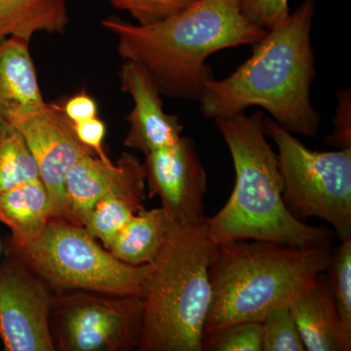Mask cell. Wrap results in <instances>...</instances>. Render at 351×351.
Returning <instances> with one entry per match:
<instances>
[{"instance_id": "18", "label": "cell", "mask_w": 351, "mask_h": 351, "mask_svg": "<svg viewBox=\"0 0 351 351\" xmlns=\"http://www.w3.org/2000/svg\"><path fill=\"white\" fill-rule=\"evenodd\" d=\"M68 25L66 0H0V40L31 41L40 32L63 34Z\"/></svg>"}, {"instance_id": "15", "label": "cell", "mask_w": 351, "mask_h": 351, "mask_svg": "<svg viewBox=\"0 0 351 351\" xmlns=\"http://www.w3.org/2000/svg\"><path fill=\"white\" fill-rule=\"evenodd\" d=\"M135 157L125 152L115 164L95 154L83 157L66 179L64 221L83 226L96 203L123 179Z\"/></svg>"}, {"instance_id": "26", "label": "cell", "mask_w": 351, "mask_h": 351, "mask_svg": "<svg viewBox=\"0 0 351 351\" xmlns=\"http://www.w3.org/2000/svg\"><path fill=\"white\" fill-rule=\"evenodd\" d=\"M350 99V89L343 90L339 95L334 131L328 136L329 144L339 149H351Z\"/></svg>"}, {"instance_id": "21", "label": "cell", "mask_w": 351, "mask_h": 351, "mask_svg": "<svg viewBox=\"0 0 351 351\" xmlns=\"http://www.w3.org/2000/svg\"><path fill=\"white\" fill-rule=\"evenodd\" d=\"M332 250L328 283L341 320L351 329V237Z\"/></svg>"}, {"instance_id": "16", "label": "cell", "mask_w": 351, "mask_h": 351, "mask_svg": "<svg viewBox=\"0 0 351 351\" xmlns=\"http://www.w3.org/2000/svg\"><path fill=\"white\" fill-rule=\"evenodd\" d=\"M145 182L144 164L135 157L123 179L96 203L87 217L83 228L108 250L132 217L145 209Z\"/></svg>"}, {"instance_id": "7", "label": "cell", "mask_w": 351, "mask_h": 351, "mask_svg": "<svg viewBox=\"0 0 351 351\" xmlns=\"http://www.w3.org/2000/svg\"><path fill=\"white\" fill-rule=\"evenodd\" d=\"M267 137L276 143L283 199L295 218H318L339 239L351 237V149L311 151L294 134L265 119Z\"/></svg>"}, {"instance_id": "3", "label": "cell", "mask_w": 351, "mask_h": 351, "mask_svg": "<svg viewBox=\"0 0 351 351\" xmlns=\"http://www.w3.org/2000/svg\"><path fill=\"white\" fill-rule=\"evenodd\" d=\"M214 121L232 154L235 184L225 206L205 218L212 242L258 240L293 247L330 243L331 232L302 223L286 206L277 154L267 142L263 113H239Z\"/></svg>"}, {"instance_id": "22", "label": "cell", "mask_w": 351, "mask_h": 351, "mask_svg": "<svg viewBox=\"0 0 351 351\" xmlns=\"http://www.w3.org/2000/svg\"><path fill=\"white\" fill-rule=\"evenodd\" d=\"M203 350L262 351V322L244 321L206 332Z\"/></svg>"}, {"instance_id": "28", "label": "cell", "mask_w": 351, "mask_h": 351, "mask_svg": "<svg viewBox=\"0 0 351 351\" xmlns=\"http://www.w3.org/2000/svg\"><path fill=\"white\" fill-rule=\"evenodd\" d=\"M62 108L64 114L73 124L98 117V106L96 101L85 93L71 97Z\"/></svg>"}, {"instance_id": "10", "label": "cell", "mask_w": 351, "mask_h": 351, "mask_svg": "<svg viewBox=\"0 0 351 351\" xmlns=\"http://www.w3.org/2000/svg\"><path fill=\"white\" fill-rule=\"evenodd\" d=\"M31 151L38 178L47 189L52 203V219H64L66 182L69 172L83 157L95 154L76 136L73 122L57 104L13 122Z\"/></svg>"}, {"instance_id": "13", "label": "cell", "mask_w": 351, "mask_h": 351, "mask_svg": "<svg viewBox=\"0 0 351 351\" xmlns=\"http://www.w3.org/2000/svg\"><path fill=\"white\" fill-rule=\"evenodd\" d=\"M290 311L306 350H351V329L341 320L323 274L295 298Z\"/></svg>"}, {"instance_id": "12", "label": "cell", "mask_w": 351, "mask_h": 351, "mask_svg": "<svg viewBox=\"0 0 351 351\" xmlns=\"http://www.w3.org/2000/svg\"><path fill=\"white\" fill-rule=\"evenodd\" d=\"M121 90L130 95L134 108L124 145L145 154L177 144L184 130L179 117L163 108L162 94L149 71L135 62L125 61L119 69Z\"/></svg>"}, {"instance_id": "1", "label": "cell", "mask_w": 351, "mask_h": 351, "mask_svg": "<svg viewBox=\"0 0 351 351\" xmlns=\"http://www.w3.org/2000/svg\"><path fill=\"white\" fill-rule=\"evenodd\" d=\"M314 14L313 0H304L254 44L250 58L232 75L207 80L198 100L203 117L216 119L260 107L291 133L316 137L320 115L311 100Z\"/></svg>"}, {"instance_id": "14", "label": "cell", "mask_w": 351, "mask_h": 351, "mask_svg": "<svg viewBox=\"0 0 351 351\" xmlns=\"http://www.w3.org/2000/svg\"><path fill=\"white\" fill-rule=\"evenodd\" d=\"M46 105L40 91L29 41L0 40V119L13 123Z\"/></svg>"}, {"instance_id": "19", "label": "cell", "mask_w": 351, "mask_h": 351, "mask_svg": "<svg viewBox=\"0 0 351 351\" xmlns=\"http://www.w3.org/2000/svg\"><path fill=\"white\" fill-rule=\"evenodd\" d=\"M168 218L163 208L142 210L112 239L108 251L131 265H149L156 261L167 237Z\"/></svg>"}, {"instance_id": "24", "label": "cell", "mask_w": 351, "mask_h": 351, "mask_svg": "<svg viewBox=\"0 0 351 351\" xmlns=\"http://www.w3.org/2000/svg\"><path fill=\"white\" fill-rule=\"evenodd\" d=\"M197 0H110L115 9L125 11L138 25L158 24L181 13Z\"/></svg>"}, {"instance_id": "23", "label": "cell", "mask_w": 351, "mask_h": 351, "mask_svg": "<svg viewBox=\"0 0 351 351\" xmlns=\"http://www.w3.org/2000/svg\"><path fill=\"white\" fill-rule=\"evenodd\" d=\"M304 343L290 311L277 307L262 321V351H304Z\"/></svg>"}, {"instance_id": "29", "label": "cell", "mask_w": 351, "mask_h": 351, "mask_svg": "<svg viewBox=\"0 0 351 351\" xmlns=\"http://www.w3.org/2000/svg\"><path fill=\"white\" fill-rule=\"evenodd\" d=\"M0 250H1V246H0Z\"/></svg>"}, {"instance_id": "17", "label": "cell", "mask_w": 351, "mask_h": 351, "mask_svg": "<svg viewBox=\"0 0 351 351\" xmlns=\"http://www.w3.org/2000/svg\"><path fill=\"white\" fill-rule=\"evenodd\" d=\"M52 218L50 196L39 179L0 195V221L12 232L10 251L20 250L38 239Z\"/></svg>"}, {"instance_id": "8", "label": "cell", "mask_w": 351, "mask_h": 351, "mask_svg": "<svg viewBox=\"0 0 351 351\" xmlns=\"http://www.w3.org/2000/svg\"><path fill=\"white\" fill-rule=\"evenodd\" d=\"M53 302L58 343L66 351H117L138 348L143 300L93 294L68 295Z\"/></svg>"}, {"instance_id": "2", "label": "cell", "mask_w": 351, "mask_h": 351, "mask_svg": "<svg viewBox=\"0 0 351 351\" xmlns=\"http://www.w3.org/2000/svg\"><path fill=\"white\" fill-rule=\"evenodd\" d=\"M101 25L117 38V53L144 66L163 96L198 101L214 77L207 59L218 51L254 45L267 34L245 18L240 0H197L181 13L152 25L117 18Z\"/></svg>"}, {"instance_id": "9", "label": "cell", "mask_w": 351, "mask_h": 351, "mask_svg": "<svg viewBox=\"0 0 351 351\" xmlns=\"http://www.w3.org/2000/svg\"><path fill=\"white\" fill-rule=\"evenodd\" d=\"M53 301L41 278L10 253L0 265V339L8 351H53Z\"/></svg>"}, {"instance_id": "25", "label": "cell", "mask_w": 351, "mask_h": 351, "mask_svg": "<svg viewBox=\"0 0 351 351\" xmlns=\"http://www.w3.org/2000/svg\"><path fill=\"white\" fill-rule=\"evenodd\" d=\"M289 0H240L241 12L251 23L271 29L290 14Z\"/></svg>"}, {"instance_id": "27", "label": "cell", "mask_w": 351, "mask_h": 351, "mask_svg": "<svg viewBox=\"0 0 351 351\" xmlns=\"http://www.w3.org/2000/svg\"><path fill=\"white\" fill-rule=\"evenodd\" d=\"M73 128L80 142L91 149L95 156L97 154V157L105 162H112L104 149L106 125L98 117L73 123Z\"/></svg>"}, {"instance_id": "4", "label": "cell", "mask_w": 351, "mask_h": 351, "mask_svg": "<svg viewBox=\"0 0 351 351\" xmlns=\"http://www.w3.org/2000/svg\"><path fill=\"white\" fill-rule=\"evenodd\" d=\"M330 243L293 247L242 240L216 245L210 265L212 301L204 334L233 323L262 322L327 271Z\"/></svg>"}, {"instance_id": "6", "label": "cell", "mask_w": 351, "mask_h": 351, "mask_svg": "<svg viewBox=\"0 0 351 351\" xmlns=\"http://www.w3.org/2000/svg\"><path fill=\"white\" fill-rule=\"evenodd\" d=\"M10 253L51 287L120 297L143 298L152 267L121 262L83 226L63 219H50L38 239Z\"/></svg>"}, {"instance_id": "5", "label": "cell", "mask_w": 351, "mask_h": 351, "mask_svg": "<svg viewBox=\"0 0 351 351\" xmlns=\"http://www.w3.org/2000/svg\"><path fill=\"white\" fill-rule=\"evenodd\" d=\"M168 223L165 242L145 284L138 348L202 351L212 301L210 265L216 245L204 223L181 226L169 218Z\"/></svg>"}, {"instance_id": "11", "label": "cell", "mask_w": 351, "mask_h": 351, "mask_svg": "<svg viewBox=\"0 0 351 351\" xmlns=\"http://www.w3.org/2000/svg\"><path fill=\"white\" fill-rule=\"evenodd\" d=\"M145 180L149 197L159 196L168 218L178 225L204 223L207 174L193 138L145 154Z\"/></svg>"}, {"instance_id": "20", "label": "cell", "mask_w": 351, "mask_h": 351, "mask_svg": "<svg viewBox=\"0 0 351 351\" xmlns=\"http://www.w3.org/2000/svg\"><path fill=\"white\" fill-rule=\"evenodd\" d=\"M36 179L38 166L22 134L0 119V195Z\"/></svg>"}]
</instances>
